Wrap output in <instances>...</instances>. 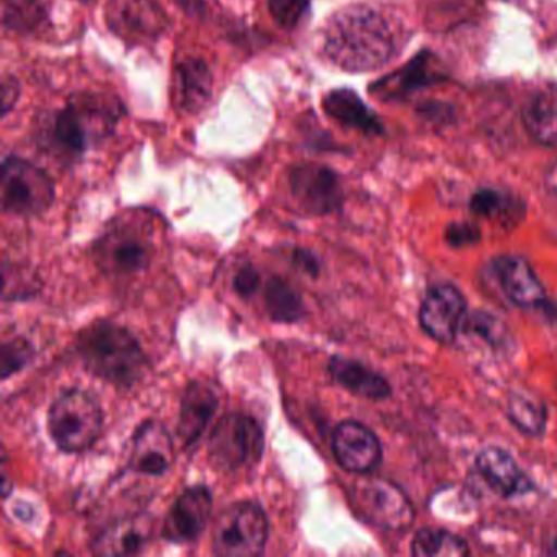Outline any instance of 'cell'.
<instances>
[{"mask_svg":"<svg viewBox=\"0 0 557 557\" xmlns=\"http://www.w3.org/2000/svg\"><path fill=\"white\" fill-rule=\"evenodd\" d=\"M2 27L18 37H41L53 28L48 0H2Z\"/></svg>","mask_w":557,"mask_h":557,"instance_id":"cb8c5ba5","label":"cell"},{"mask_svg":"<svg viewBox=\"0 0 557 557\" xmlns=\"http://www.w3.org/2000/svg\"><path fill=\"white\" fill-rule=\"evenodd\" d=\"M213 86L214 77L211 67L201 58H184L175 66V103L185 115H198L210 106Z\"/></svg>","mask_w":557,"mask_h":557,"instance_id":"d6986e66","label":"cell"},{"mask_svg":"<svg viewBox=\"0 0 557 557\" xmlns=\"http://www.w3.org/2000/svg\"><path fill=\"white\" fill-rule=\"evenodd\" d=\"M475 468L485 484L500 497H518L533 488L527 472L513 456L498 446H487L475 458Z\"/></svg>","mask_w":557,"mask_h":557,"instance_id":"ac0fdd59","label":"cell"},{"mask_svg":"<svg viewBox=\"0 0 557 557\" xmlns=\"http://www.w3.org/2000/svg\"><path fill=\"white\" fill-rule=\"evenodd\" d=\"M77 354L90 374L116 387L135 386L148 368L138 338L110 321L84 329L77 337Z\"/></svg>","mask_w":557,"mask_h":557,"instance_id":"3957f363","label":"cell"},{"mask_svg":"<svg viewBox=\"0 0 557 557\" xmlns=\"http://www.w3.org/2000/svg\"><path fill=\"white\" fill-rule=\"evenodd\" d=\"M466 299L451 283H440L426 292L420 305L419 321L423 332L440 344H451L461 331Z\"/></svg>","mask_w":557,"mask_h":557,"instance_id":"7c38bea8","label":"cell"},{"mask_svg":"<svg viewBox=\"0 0 557 557\" xmlns=\"http://www.w3.org/2000/svg\"><path fill=\"white\" fill-rule=\"evenodd\" d=\"M553 553L557 554V540L554 541Z\"/></svg>","mask_w":557,"mask_h":557,"instance_id":"ab89813d","label":"cell"},{"mask_svg":"<svg viewBox=\"0 0 557 557\" xmlns=\"http://www.w3.org/2000/svg\"><path fill=\"white\" fill-rule=\"evenodd\" d=\"M213 510V494L207 485H191L178 495L162 527L169 543H195L203 533Z\"/></svg>","mask_w":557,"mask_h":557,"instance_id":"5bb4252c","label":"cell"},{"mask_svg":"<svg viewBox=\"0 0 557 557\" xmlns=\"http://www.w3.org/2000/svg\"><path fill=\"white\" fill-rule=\"evenodd\" d=\"M125 115V103L113 94L74 92L63 109L37 119L35 143L41 152L70 168L106 145Z\"/></svg>","mask_w":557,"mask_h":557,"instance_id":"6da1fadb","label":"cell"},{"mask_svg":"<svg viewBox=\"0 0 557 557\" xmlns=\"http://www.w3.org/2000/svg\"><path fill=\"white\" fill-rule=\"evenodd\" d=\"M410 553L416 557H462L468 556L469 547L451 531L423 528L413 536Z\"/></svg>","mask_w":557,"mask_h":557,"instance_id":"f1b7e54d","label":"cell"},{"mask_svg":"<svg viewBox=\"0 0 557 557\" xmlns=\"http://www.w3.org/2000/svg\"><path fill=\"white\" fill-rule=\"evenodd\" d=\"M322 110L329 119L347 129H355L364 136L383 135L384 126L380 116L363 102L355 90L342 87L332 89L322 97Z\"/></svg>","mask_w":557,"mask_h":557,"instance_id":"7402d4cb","label":"cell"},{"mask_svg":"<svg viewBox=\"0 0 557 557\" xmlns=\"http://www.w3.org/2000/svg\"><path fill=\"white\" fill-rule=\"evenodd\" d=\"M263 446V430L253 417L227 413L211 432L208 458L220 471H239L257 466L262 459Z\"/></svg>","mask_w":557,"mask_h":557,"instance_id":"8992f818","label":"cell"},{"mask_svg":"<svg viewBox=\"0 0 557 557\" xmlns=\"http://www.w3.org/2000/svg\"><path fill=\"white\" fill-rule=\"evenodd\" d=\"M96 257L113 275H138L152 262L151 233L133 223H116L97 240Z\"/></svg>","mask_w":557,"mask_h":557,"instance_id":"9c48e42d","label":"cell"},{"mask_svg":"<svg viewBox=\"0 0 557 557\" xmlns=\"http://www.w3.org/2000/svg\"><path fill=\"white\" fill-rule=\"evenodd\" d=\"M34 345L25 337H14L4 342L0 348V374L2 380H9L17 374L34 360Z\"/></svg>","mask_w":557,"mask_h":557,"instance_id":"f546056e","label":"cell"},{"mask_svg":"<svg viewBox=\"0 0 557 557\" xmlns=\"http://www.w3.org/2000/svg\"><path fill=\"white\" fill-rule=\"evenodd\" d=\"M0 107H2V119H8L9 113L14 112L18 100L22 97V84L14 74H4L0 84Z\"/></svg>","mask_w":557,"mask_h":557,"instance_id":"836d02e7","label":"cell"},{"mask_svg":"<svg viewBox=\"0 0 557 557\" xmlns=\"http://www.w3.org/2000/svg\"><path fill=\"white\" fill-rule=\"evenodd\" d=\"M174 2L187 17L198 22L210 21L211 15H214V5H218L216 0H174Z\"/></svg>","mask_w":557,"mask_h":557,"instance_id":"8d00e7d4","label":"cell"},{"mask_svg":"<svg viewBox=\"0 0 557 557\" xmlns=\"http://www.w3.org/2000/svg\"><path fill=\"white\" fill-rule=\"evenodd\" d=\"M270 523L256 502L230 505L218 518L213 533V553L218 556L252 557L265 550Z\"/></svg>","mask_w":557,"mask_h":557,"instance_id":"52a82bcc","label":"cell"},{"mask_svg":"<svg viewBox=\"0 0 557 557\" xmlns=\"http://www.w3.org/2000/svg\"><path fill=\"white\" fill-rule=\"evenodd\" d=\"M263 306L273 322L295 324L306 315L301 293L282 276H270L263 288Z\"/></svg>","mask_w":557,"mask_h":557,"instance_id":"484cf974","label":"cell"},{"mask_svg":"<svg viewBox=\"0 0 557 557\" xmlns=\"http://www.w3.org/2000/svg\"><path fill=\"white\" fill-rule=\"evenodd\" d=\"M469 331L474 332L482 341L487 342L492 347L507 348L508 342L511 341L510 332L494 315L485 314V312H475L469 318Z\"/></svg>","mask_w":557,"mask_h":557,"instance_id":"1f68e13d","label":"cell"},{"mask_svg":"<svg viewBox=\"0 0 557 557\" xmlns=\"http://www.w3.org/2000/svg\"><path fill=\"white\" fill-rule=\"evenodd\" d=\"M445 236L449 246L453 247L472 246V244L479 243V239H481L479 227L471 223L449 224Z\"/></svg>","mask_w":557,"mask_h":557,"instance_id":"d590c367","label":"cell"},{"mask_svg":"<svg viewBox=\"0 0 557 557\" xmlns=\"http://www.w3.org/2000/svg\"><path fill=\"white\" fill-rule=\"evenodd\" d=\"M508 420L527 436H541L546 429L547 412L544 403L527 393H511L507 403Z\"/></svg>","mask_w":557,"mask_h":557,"instance_id":"83f0119b","label":"cell"},{"mask_svg":"<svg viewBox=\"0 0 557 557\" xmlns=\"http://www.w3.org/2000/svg\"><path fill=\"white\" fill-rule=\"evenodd\" d=\"M528 133L544 146H557V86H546L533 94L523 109Z\"/></svg>","mask_w":557,"mask_h":557,"instance_id":"d4e9b609","label":"cell"},{"mask_svg":"<svg viewBox=\"0 0 557 557\" xmlns=\"http://www.w3.org/2000/svg\"><path fill=\"white\" fill-rule=\"evenodd\" d=\"M110 30L132 47L158 44L171 30L172 21L159 0H110Z\"/></svg>","mask_w":557,"mask_h":557,"instance_id":"30bf717a","label":"cell"},{"mask_svg":"<svg viewBox=\"0 0 557 557\" xmlns=\"http://www.w3.org/2000/svg\"><path fill=\"white\" fill-rule=\"evenodd\" d=\"M76 2L83 5H92L96 4L97 0H76Z\"/></svg>","mask_w":557,"mask_h":557,"instance_id":"f35d334b","label":"cell"},{"mask_svg":"<svg viewBox=\"0 0 557 557\" xmlns=\"http://www.w3.org/2000/svg\"><path fill=\"white\" fill-rule=\"evenodd\" d=\"M289 190L299 208L312 216L337 213L344 205V188L337 172L318 162L293 165Z\"/></svg>","mask_w":557,"mask_h":557,"instance_id":"8fae6325","label":"cell"},{"mask_svg":"<svg viewBox=\"0 0 557 557\" xmlns=\"http://www.w3.org/2000/svg\"><path fill=\"white\" fill-rule=\"evenodd\" d=\"M152 537V520L139 513L113 521L94 537L90 549L97 556H135L143 553Z\"/></svg>","mask_w":557,"mask_h":557,"instance_id":"e0dca14e","label":"cell"},{"mask_svg":"<svg viewBox=\"0 0 557 557\" xmlns=\"http://www.w3.org/2000/svg\"><path fill=\"white\" fill-rule=\"evenodd\" d=\"M443 74L433 63L432 54L419 53L409 64L370 86L371 96L383 102L400 100L423 87L442 83Z\"/></svg>","mask_w":557,"mask_h":557,"instance_id":"44dd1931","label":"cell"},{"mask_svg":"<svg viewBox=\"0 0 557 557\" xmlns=\"http://www.w3.org/2000/svg\"><path fill=\"white\" fill-rule=\"evenodd\" d=\"M48 430L61 451H87L102 435V409L86 391H64L50 407Z\"/></svg>","mask_w":557,"mask_h":557,"instance_id":"5b68a950","label":"cell"},{"mask_svg":"<svg viewBox=\"0 0 557 557\" xmlns=\"http://www.w3.org/2000/svg\"><path fill=\"white\" fill-rule=\"evenodd\" d=\"M54 200L57 185L44 168L22 156H4L0 169V205L5 214L41 216L53 207Z\"/></svg>","mask_w":557,"mask_h":557,"instance_id":"277c9868","label":"cell"},{"mask_svg":"<svg viewBox=\"0 0 557 557\" xmlns=\"http://www.w3.org/2000/svg\"><path fill=\"white\" fill-rule=\"evenodd\" d=\"M471 211L475 216L498 221L500 224H515L523 216V203L500 190L484 188L472 195Z\"/></svg>","mask_w":557,"mask_h":557,"instance_id":"4316f807","label":"cell"},{"mask_svg":"<svg viewBox=\"0 0 557 557\" xmlns=\"http://www.w3.org/2000/svg\"><path fill=\"white\" fill-rule=\"evenodd\" d=\"M335 461L354 474H370L383 459V446L373 430L357 420H344L332 435Z\"/></svg>","mask_w":557,"mask_h":557,"instance_id":"4fadbf2b","label":"cell"},{"mask_svg":"<svg viewBox=\"0 0 557 557\" xmlns=\"http://www.w3.org/2000/svg\"><path fill=\"white\" fill-rule=\"evenodd\" d=\"M306 135V148L311 149V151L318 152H344V148L342 145H337L331 136L327 135V132L319 128L318 123H311L309 128L305 132Z\"/></svg>","mask_w":557,"mask_h":557,"instance_id":"e575fe53","label":"cell"},{"mask_svg":"<svg viewBox=\"0 0 557 557\" xmlns=\"http://www.w3.org/2000/svg\"><path fill=\"white\" fill-rule=\"evenodd\" d=\"M260 286V273L252 263L237 267L234 273L233 288L240 298H252Z\"/></svg>","mask_w":557,"mask_h":557,"instance_id":"d6a6232c","label":"cell"},{"mask_svg":"<svg viewBox=\"0 0 557 557\" xmlns=\"http://www.w3.org/2000/svg\"><path fill=\"white\" fill-rule=\"evenodd\" d=\"M494 272L505 296L523 309L540 308L546 301V289L531 263L520 256H498Z\"/></svg>","mask_w":557,"mask_h":557,"instance_id":"2e32d148","label":"cell"},{"mask_svg":"<svg viewBox=\"0 0 557 557\" xmlns=\"http://www.w3.org/2000/svg\"><path fill=\"white\" fill-rule=\"evenodd\" d=\"M174 442L162 423L156 420L139 425L132 438L128 466L138 474L161 478L174 465Z\"/></svg>","mask_w":557,"mask_h":557,"instance_id":"9a60e30c","label":"cell"},{"mask_svg":"<svg viewBox=\"0 0 557 557\" xmlns=\"http://www.w3.org/2000/svg\"><path fill=\"white\" fill-rule=\"evenodd\" d=\"M292 262L299 272L306 273L311 278H318L321 273V260L312 250L305 247H295L292 252Z\"/></svg>","mask_w":557,"mask_h":557,"instance_id":"74e56055","label":"cell"},{"mask_svg":"<svg viewBox=\"0 0 557 557\" xmlns=\"http://www.w3.org/2000/svg\"><path fill=\"white\" fill-rule=\"evenodd\" d=\"M351 504L358 517L387 531H406L412 527L416 511L403 488L387 479L364 478L355 482Z\"/></svg>","mask_w":557,"mask_h":557,"instance_id":"ba28073f","label":"cell"},{"mask_svg":"<svg viewBox=\"0 0 557 557\" xmlns=\"http://www.w3.org/2000/svg\"><path fill=\"white\" fill-rule=\"evenodd\" d=\"M329 63L347 73H368L389 63L399 51V35L386 15L367 4L332 14L322 30Z\"/></svg>","mask_w":557,"mask_h":557,"instance_id":"7a4b0ae2","label":"cell"},{"mask_svg":"<svg viewBox=\"0 0 557 557\" xmlns=\"http://www.w3.org/2000/svg\"><path fill=\"white\" fill-rule=\"evenodd\" d=\"M273 22L283 30L295 32L309 17L311 0H267Z\"/></svg>","mask_w":557,"mask_h":557,"instance_id":"4dcf8cb0","label":"cell"},{"mask_svg":"<svg viewBox=\"0 0 557 557\" xmlns=\"http://www.w3.org/2000/svg\"><path fill=\"white\" fill-rule=\"evenodd\" d=\"M218 404L216 391L210 384L194 381L185 387L178 417V435L185 448H194L200 442L216 412Z\"/></svg>","mask_w":557,"mask_h":557,"instance_id":"ffe728a7","label":"cell"},{"mask_svg":"<svg viewBox=\"0 0 557 557\" xmlns=\"http://www.w3.org/2000/svg\"><path fill=\"white\" fill-rule=\"evenodd\" d=\"M329 373L335 383L363 399L384 400L391 396V384L386 377L361 361L332 357L329 361Z\"/></svg>","mask_w":557,"mask_h":557,"instance_id":"603a6c76","label":"cell"}]
</instances>
